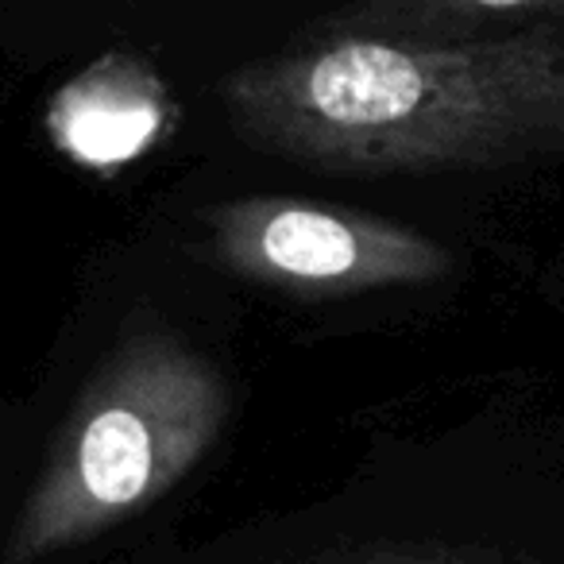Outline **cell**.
Returning <instances> with one entry per match:
<instances>
[{
    "label": "cell",
    "mask_w": 564,
    "mask_h": 564,
    "mask_svg": "<svg viewBox=\"0 0 564 564\" xmlns=\"http://www.w3.org/2000/svg\"><path fill=\"white\" fill-rule=\"evenodd\" d=\"M243 143L325 174L495 171L564 155V43H430L317 28L217 86Z\"/></svg>",
    "instance_id": "1"
},
{
    "label": "cell",
    "mask_w": 564,
    "mask_h": 564,
    "mask_svg": "<svg viewBox=\"0 0 564 564\" xmlns=\"http://www.w3.org/2000/svg\"><path fill=\"white\" fill-rule=\"evenodd\" d=\"M232 371L166 317L128 322L58 422L0 564H40L132 522L225 437Z\"/></svg>",
    "instance_id": "2"
},
{
    "label": "cell",
    "mask_w": 564,
    "mask_h": 564,
    "mask_svg": "<svg viewBox=\"0 0 564 564\" xmlns=\"http://www.w3.org/2000/svg\"><path fill=\"white\" fill-rule=\"evenodd\" d=\"M197 243L213 267L302 302L433 286L456 256L433 236L345 205L302 197H232L197 213Z\"/></svg>",
    "instance_id": "3"
},
{
    "label": "cell",
    "mask_w": 564,
    "mask_h": 564,
    "mask_svg": "<svg viewBox=\"0 0 564 564\" xmlns=\"http://www.w3.org/2000/svg\"><path fill=\"white\" fill-rule=\"evenodd\" d=\"M561 12L564 0H348V9H340L337 20L325 28L453 47L533 32V20Z\"/></svg>",
    "instance_id": "4"
},
{
    "label": "cell",
    "mask_w": 564,
    "mask_h": 564,
    "mask_svg": "<svg viewBox=\"0 0 564 564\" xmlns=\"http://www.w3.org/2000/svg\"><path fill=\"white\" fill-rule=\"evenodd\" d=\"M340 564H495V561L476 553V549H453V545H383Z\"/></svg>",
    "instance_id": "5"
}]
</instances>
